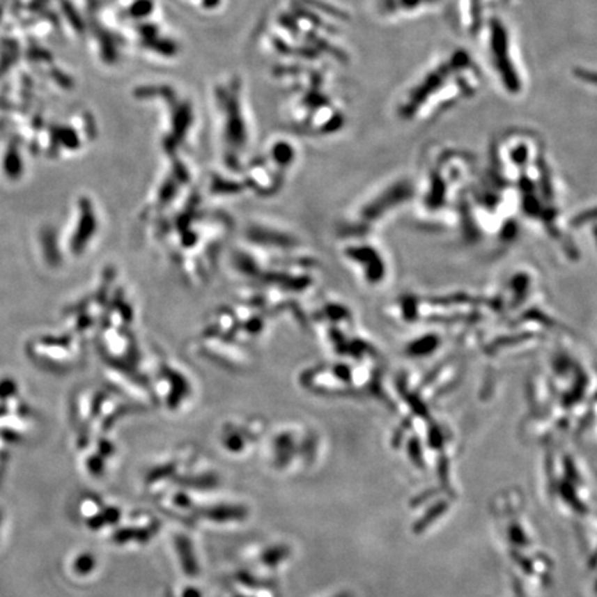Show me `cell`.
I'll list each match as a JSON object with an SVG mask.
<instances>
[{
	"mask_svg": "<svg viewBox=\"0 0 597 597\" xmlns=\"http://www.w3.org/2000/svg\"><path fill=\"white\" fill-rule=\"evenodd\" d=\"M467 64V57L465 53L455 54L449 61L438 65L434 71L427 74L425 79L417 86L410 94L405 104L401 108V114L407 118H412L419 107L426 104L427 98L440 91V87L448 82V77L459 70H463Z\"/></svg>",
	"mask_w": 597,
	"mask_h": 597,
	"instance_id": "cell-1",
	"label": "cell"
},
{
	"mask_svg": "<svg viewBox=\"0 0 597 597\" xmlns=\"http://www.w3.org/2000/svg\"><path fill=\"white\" fill-rule=\"evenodd\" d=\"M491 54L494 65L508 91L518 93L521 82L511 59L508 32L499 20H494L491 24Z\"/></svg>",
	"mask_w": 597,
	"mask_h": 597,
	"instance_id": "cell-2",
	"label": "cell"
},
{
	"mask_svg": "<svg viewBox=\"0 0 597 597\" xmlns=\"http://www.w3.org/2000/svg\"><path fill=\"white\" fill-rule=\"evenodd\" d=\"M434 1L437 0H382V10H385V13H396V10H415Z\"/></svg>",
	"mask_w": 597,
	"mask_h": 597,
	"instance_id": "cell-3",
	"label": "cell"
}]
</instances>
